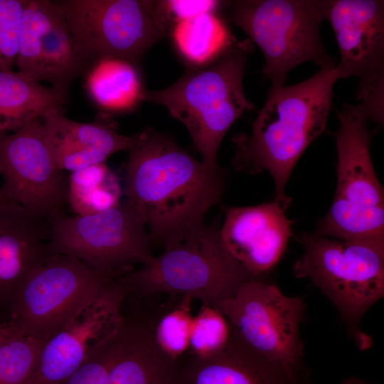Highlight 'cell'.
<instances>
[{
	"instance_id": "obj_1",
	"label": "cell",
	"mask_w": 384,
	"mask_h": 384,
	"mask_svg": "<svg viewBox=\"0 0 384 384\" xmlns=\"http://www.w3.org/2000/svg\"><path fill=\"white\" fill-rule=\"evenodd\" d=\"M124 193L151 238L203 220L224 189L220 171L207 167L169 136L151 129L140 132L129 150Z\"/></svg>"
},
{
	"instance_id": "obj_2",
	"label": "cell",
	"mask_w": 384,
	"mask_h": 384,
	"mask_svg": "<svg viewBox=\"0 0 384 384\" xmlns=\"http://www.w3.org/2000/svg\"><path fill=\"white\" fill-rule=\"evenodd\" d=\"M338 80L335 67L319 68L307 80L272 85L249 133L235 136V169L250 174L266 171L275 185V200L284 210L285 187L307 146L324 130Z\"/></svg>"
},
{
	"instance_id": "obj_3",
	"label": "cell",
	"mask_w": 384,
	"mask_h": 384,
	"mask_svg": "<svg viewBox=\"0 0 384 384\" xmlns=\"http://www.w3.org/2000/svg\"><path fill=\"white\" fill-rule=\"evenodd\" d=\"M253 43L235 38L219 59L205 68H188L169 87L145 90L143 100L164 106L188 131L202 162L220 169L217 156L231 125L254 105L245 97L242 79Z\"/></svg>"
},
{
	"instance_id": "obj_4",
	"label": "cell",
	"mask_w": 384,
	"mask_h": 384,
	"mask_svg": "<svg viewBox=\"0 0 384 384\" xmlns=\"http://www.w3.org/2000/svg\"><path fill=\"white\" fill-rule=\"evenodd\" d=\"M164 241L161 255L118 277L127 294L166 292L216 306L252 278L227 250L220 229L203 220L171 233Z\"/></svg>"
},
{
	"instance_id": "obj_5",
	"label": "cell",
	"mask_w": 384,
	"mask_h": 384,
	"mask_svg": "<svg viewBox=\"0 0 384 384\" xmlns=\"http://www.w3.org/2000/svg\"><path fill=\"white\" fill-rule=\"evenodd\" d=\"M304 252L293 272L306 278L331 302L360 350L373 340L360 326L368 309L384 295V241L341 240L318 233L299 238Z\"/></svg>"
},
{
	"instance_id": "obj_6",
	"label": "cell",
	"mask_w": 384,
	"mask_h": 384,
	"mask_svg": "<svg viewBox=\"0 0 384 384\" xmlns=\"http://www.w3.org/2000/svg\"><path fill=\"white\" fill-rule=\"evenodd\" d=\"M338 115L336 187L316 233L341 240L384 241V191L370 156V112L362 102L345 103Z\"/></svg>"
},
{
	"instance_id": "obj_7",
	"label": "cell",
	"mask_w": 384,
	"mask_h": 384,
	"mask_svg": "<svg viewBox=\"0 0 384 384\" xmlns=\"http://www.w3.org/2000/svg\"><path fill=\"white\" fill-rule=\"evenodd\" d=\"M219 9L261 50L263 75L274 86L284 85L289 71L304 62L336 66L319 33L325 0L220 1Z\"/></svg>"
},
{
	"instance_id": "obj_8",
	"label": "cell",
	"mask_w": 384,
	"mask_h": 384,
	"mask_svg": "<svg viewBox=\"0 0 384 384\" xmlns=\"http://www.w3.org/2000/svg\"><path fill=\"white\" fill-rule=\"evenodd\" d=\"M88 70L106 58L137 68L144 55L173 26L164 1H54ZM88 71V70H87Z\"/></svg>"
},
{
	"instance_id": "obj_9",
	"label": "cell",
	"mask_w": 384,
	"mask_h": 384,
	"mask_svg": "<svg viewBox=\"0 0 384 384\" xmlns=\"http://www.w3.org/2000/svg\"><path fill=\"white\" fill-rule=\"evenodd\" d=\"M52 254L74 257L93 270L117 278L153 259L150 235L141 215L127 199L90 215L57 213L47 218Z\"/></svg>"
},
{
	"instance_id": "obj_10",
	"label": "cell",
	"mask_w": 384,
	"mask_h": 384,
	"mask_svg": "<svg viewBox=\"0 0 384 384\" xmlns=\"http://www.w3.org/2000/svg\"><path fill=\"white\" fill-rule=\"evenodd\" d=\"M216 306L248 347L298 384L304 357L299 335L305 309L302 298L286 296L277 286L250 278Z\"/></svg>"
},
{
	"instance_id": "obj_11",
	"label": "cell",
	"mask_w": 384,
	"mask_h": 384,
	"mask_svg": "<svg viewBox=\"0 0 384 384\" xmlns=\"http://www.w3.org/2000/svg\"><path fill=\"white\" fill-rule=\"evenodd\" d=\"M113 279L74 257L52 254L16 292L7 321L18 334L46 343L83 302Z\"/></svg>"
},
{
	"instance_id": "obj_12",
	"label": "cell",
	"mask_w": 384,
	"mask_h": 384,
	"mask_svg": "<svg viewBox=\"0 0 384 384\" xmlns=\"http://www.w3.org/2000/svg\"><path fill=\"white\" fill-rule=\"evenodd\" d=\"M127 292L118 277L103 284L43 345L29 384H63L78 368L119 336Z\"/></svg>"
},
{
	"instance_id": "obj_13",
	"label": "cell",
	"mask_w": 384,
	"mask_h": 384,
	"mask_svg": "<svg viewBox=\"0 0 384 384\" xmlns=\"http://www.w3.org/2000/svg\"><path fill=\"white\" fill-rule=\"evenodd\" d=\"M339 51L338 78L359 80L357 100L383 111L384 1L325 0Z\"/></svg>"
},
{
	"instance_id": "obj_14",
	"label": "cell",
	"mask_w": 384,
	"mask_h": 384,
	"mask_svg": "<svg viewBox=\"0 0 384 384\" xmlns=\"http://www.w3.org/2000/svg\"><path fill=\"white\" fill-rule=\"evenodd\" d=\"M0 174L2 192L11 203L46 218L64 212L68 176L52 159L41 119L17 132H0Z\"/></svg>"
},
{
	"instance_id": "obj_15",
	"label": "cell",
	"mask_w": 384,
	"mask_h": 384,
	"mask_svg": "<svg viewBox=\"0 0 384 384\" xmlns=\"http://www.w3.org/2000/svg\"><path fill=\"white\" fill-rule=\"evenodd\" d=\"M15 65L26 77L66 92L76 78L87 72L54 1L48 6L31 4L24 9Z\"/></svg>"
},
{
	"instance_id": "obj_16",
	"label": "cell",
	"mask_w": 384,
	"mask_h": 384,
	"mask_svg": "<svg viewBox=\"0 0 384 384\" xmlns=\"http://www.w3.org/2000/svg\"><path fill=\"white\" fill-rule=\"evenodd\" d=\"M277 202L230 208L220 229L230 255L257 278L279 261L292 235V221Z\"/></svg>"
},
{
	"instance_id": "obj_17",
	"label": "cell",
	"mask_w": 384,
	"mask_h": 384,
	"mask_svg": "<svg viewBox=\"0 0 384 384\" xmlns=\"http://www.w3.org/2000/svg\"><path fill=\"white\" fill-rule=\"evenodd\" d=\"M46 218L15 203L0 206V315L26 279L52 253Z\"/></svg>"
},
{
	"instance_id": "obj_18",
	"label": "cell",
	"mask_w": 384,
	"mask_h": 384,
	"mask_svg": "<svg viewBox=\"0 0 384 384\" xmlns=\"http://www.w3.org/2000/svg\"><path fill=\"white\" fill-rule=\"evenodd\" d=\"M42 122L55 165L70 173L105 163L113 154L129 150L140 138V132L131 136L119 134L117 125L105 116L97 122H80L57 112Z\"/></svg>"
},
{
	"instance_id": "obj_19",
	"label": "cell",
	"mask_w": 384,
	"mask_h": 384,
	"mask_svg": "<svg viewBox=\"0 0 384 384\" xmlns=\"http://www.w3.org/2000/svg\"><path fill=\"white\" fill-rule=\"evenodd\" d=\"M107 384H186L182 365L157 346L150 325L127 320Z\"/></svg>"
},
{
	"instance_id": "obj_20",
	"label": "cell",
	"mask_w": 384,
	"mask_h": 384,
	"mask_svg": "<svg viewBox=\"0 0 384 384\" xmlns=\"http://www.w3.org/2000/svg\"><path fill=\"white\" fill-rule=\"evenodd\" d=\"M186 384H295L279 366L248 347L232 330L220 353L182 365Z\"/></svg>"
},
{
	"instance_id": "obj_21",
	"label": "cell",
	"mask_w": 384,
	"mask_h": 384,
	"mask_svg": "<svg viewBox=\"0 0 384 384\" xmlns=\"http://www.w3.org/2000/svg\"><path fill=\"white\" fill-rule=\"evenodd\" d=\"M67 94L18 71L0 70V132H15L35 119L63 112Z\"/></svg>"
},
{
	"instance_id": "obj_22",
	"label": "cell",
	"mask_w": 384,
	"mask_h": 384,
	"mask_svg": "<svg viewBox=\"0 0 384 384\" xmlns=\"http://www.w3.org/2000/svg\"><path fill=\"white\" fill-rule=\"evenodd\" d=\"M170 32L181 55L199 68L217 61L235 38L217 11L177 21Z\"/></svg>"
},
{
	"instance_id": "obj_23",
	"label": "cell",
	"mask_w": 384,
	"mask_h": 384,
	"mask_svg": "<svg viewBox=\"0 0 384 384\" xmlns=\"http://www.w3.org/2000/svg\"><path fill=\"white\" fill-rule=\"evenodd\" d=\"M86 74V87L90 96L105 110L125 111L143 101L145 89L137 68L125 60L101 59Z\"/></svg>"
},
{
	"instance_id": "obj_24",
	"label": "cell",
	"mask_w": 384,
	"mask_h": 384,
	"mask_svg": "<svg viewBox=\"0 0 384 384\" xmlns=\"http://www.w3.org/2000/svg\"><path fill=\"white\" fill-rule=\"evenodd\" d=\"M68 201L75 215H90L114 208L122 194L116 175L105 163L70 172Z\"/></svg>"
},
{
	"instance_id": "obj_25",
	"label": "cell",
	"mask_w": 384,
	"mask_h": 384,
	"mask_svg": "<svg viewBox=\"0 0 384 384\" xmlns=\"http://www.w3.org/2000/svg\"><path fill=\"white\" fill-rule=\"evenodd\" d=\"M44 343L14 329L0 346V384H29Z\"/></svg>"
},
{
	"instance_id": "obj_26",
	"label": "cell",
	"mask_w": 384,
	"mask_h": 384,
	"mask_svg": "<svg viewBox=\"0 0 384 384\" xmlns=\"http://www.w3.org/2000/svg\"><path fill=\"white\" fill-rule=\"evenodd\" d=\"M230 334V325L222 311L217 306L202 304L193 318L188 347L191 356L207 358L221 352Z\"/></svg>"
},
{
	"instance_id": "obj_27",
	"label": "cell",
	"mask_w": 384,
	"mask_h": 384,
	"mask_svg": "<svg viewBox=\"0 0 384 384\" xmlns=\"http://www.w3.org/2000/svg\"><path fill=\"white\" fill-rule=\"evenodd\" d=\"M193 299L181 296L174 306L165 312L152 327L154 341L159 348L171 358L178 360L189 347L193 316Z\"/></svg>"
},
{
	"instance_id": "obj_28",
	"label": "cell",
	"mask_w": 384,
	"mask_h": 384,
	"mask_svg": "<svg viewBox=\"0 0 384 384\" xmlns=\"http://www.w3.org/2000/svg\"><path fill=\"white\" fill-rule=\"evenodd\" d=\"M25 0H0V70L11 71L18 51Z\"/></svg>"
},
{
	"instance_id": "obj_29",
	"label": "cell",
	"mask_w": 384,
	"mask_h": 384,
	"mask_svg": "<svg viewBox=\"0 0 384 384\" xmlns=\"http://www.w3.org/2000/svg\"><path fill=\"white\" fill-rule=\"evenodd\" d=\"M117 338L92 356L63 384H107Z\"/></svg>"
},
{
	"instance_id": "obj_30",
	"label": "cell",
	"mask_w": 384,
	"mask_h": 384,
	"mask_svg": "<svg viewBox=\"0 0 384 384\" xmlns=\"http://www.w3.org/2000/svg\"><path fill=\"white\" fill-rule=\"evenodd\" d=\"M220 3V1L213 0H164L172 24L204 13L217 11Z\"/></svg>"
},
{
	"instance_id": "obj_31",
	"label": "cell",
	"mask_w": 384,
	"mask_h": 384,
	"mask_svg": "<svg viewBox=\"0 0 384 384\" xmlns=\"http://www.w3.org/2000/svg\"><path fill=\"white\" fill-rule=\"evenodd\" d=\"M13 329V326L8 321H4L0 324V346L6 338V337L11 333Z\"/></svg>"
},
{
	"instance_id": "obj_32",
	"label": "cell",
	"mask_w": 384,
	"mask_h": 384,
	"mask_svg": "<svg viewBox=\"0 0 384 384\" xmlns=\"http://www.w3.org/2000/svg\"><path fill=\"white\" fill-rule=\"evenodd\" d=\"M341 384H368V383L356 377H348L343 379L341 382Z\"/></svg>"
},
{
	"instance_id": "obj_33",
	"label": "cell",
	"mask_w": 384,
	"mask_h": 384,
	"mask_svg": "<svg viewBox=\"0 0 384 384\" xmlns=\"http://www.w3.org/2000/svg\"><path fill=\"white\" fill-rule=\"evenodd\" d=\"M9 203H11L10 201H9L6 198V197L4 196V195L3 192H2L1 186H0V206H4V205H6V204H9Z\"/></svg>"
}]
</instances>
